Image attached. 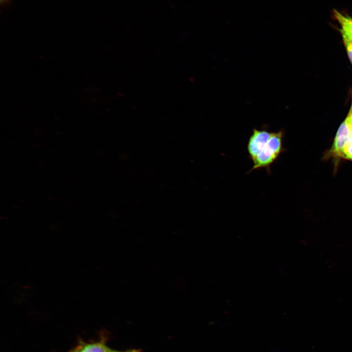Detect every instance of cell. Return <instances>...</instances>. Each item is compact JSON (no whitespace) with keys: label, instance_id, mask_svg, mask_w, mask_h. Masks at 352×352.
Masks as SVG:
<instances>
[{"label":"cell","instance_id":"cell-2","mask_svg":"<svg viewBox=\"0 0 352 352\" xmlns=\"http://www.w3.org/2000/svg\"><path fill=\"white\" fill-rule=\"evenodd\" d=\"M352 135V125L347 118L341 124L336 133L330 153L342 157L345 146Z\"/></svg>","mask_w":352,"mask_h":352},{"label":"cell","instance_id":"cell-8","mask_svg":"<svg viewBox=\"0 0 352 352\" xmlns=\"http://www.w3.org/2000/svg\"><path fill=\"white\" fill-rule=\"evenodd\" d=\"M344 43H347L352 46V40L343 39Z\"/></svg>","mask_w":352,"mask_h":352},{"label":"cell","instance_id":"cell-6","mask_svg":"<svg viewBox=\"0 0 352 352\" xmlns=\"http://www.w3.org/2000/svg\"><path fill=\"white\" fill-rule=\"evenodd\" d=\"M345 44L346 46L349 58L352 63V46L347 43H345Z\"/></svg>","mask_w":352,"mask_h":352},{"label":"cell","instance_id":"cell-9","mask_svg":"<svg viewBox=\"0 0 352 352\" xmlns=\"http://www.w3.org/2000/svg\"><path fill=\"white\" fill-rule=\"evenodd\" d=\"M109 352H136V351L132 350V351H127V352H118V351L110 350Z\"/></svg>","mask_w":352,"mask_h":352},{"label":"cell","instance_id":"cell-4","mask_svg":"<svg viewBox=\"0 0 352 352\" xmlns=\"http://www.w3.org/2000/svg\"><path fill=\"white\" fill-rule=\"evenodd\" d=\"M110 349L102 342L81 344L75 348L72 352H109Z\"/></svg>","mask_w":352,"mask_h":352},{"label":"cell","instance_id":"cell-3","mask_svg":"<svg viewBox=\"0 0 352 352\" xmlns=\"http://www.w3.org/2000/svg\"><path fill=\"white\" fill-rule=\"evenodd\" d=\"M333 15L341 27L340 30L343 39L352 40V17L344 15L334 9Z\"/></svg>","mask_w":352,"mask_h":352},{"label":"cell","instance_id":"cell-1","mask_svg":"<svg viewBox=\"0 0 352 352\" xmlns=\"http://www.w3.org/2000/svg\"><path fill=\"white\" fill-rule=\"evenodd\" d=\"M283 136L284 132L282 130L272 132L270 138L257 147L250 157L253 162V167L248 173L262 168H265L268 173H270L271 165L278 159L284 150Z\"/></svg>","mask_w":352,"mask_h":352},{"label":"cell","instance_id":"cell-5","mask_svg":"<svg viewBox=\"0 0 352 352\" xmlns=\"http://www.w3.org/2000/svg\"><path fill=\"white\" fill-rule=\"evenodd\" d=\"M342 157L352 160V135L344 147Z\"/></svg>","mask_w":352,"mask_h":352},{"label":"cell","instance_id":"cell-7","mask_svg":"<svg viewBox=\"0 0 352 352\" xmlns=\"http://www.w3.org/2000/svg\"><path fill=\"white\" fill-rule=\"evenodd\" d=\"M347 118L352 125V107Z\"/></svg>","mask_w":352,"mask_h":352}]
</instances>
